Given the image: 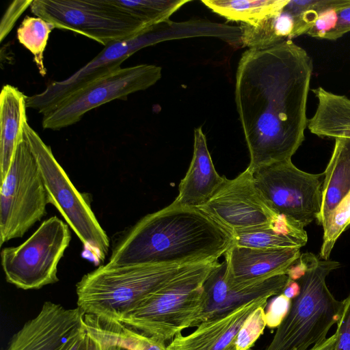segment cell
<instances>
[{
	"label": "cell",
	"instance_id": "obj_16",
	"mask_svg": "<svg viewBox=\"0 0 350 350\" xmlns=\"http://www.w3.org/2000/svg\"><path fill=\"white\" fill-rule=\"evenodd\" d=\"M300 249H258L232 244L224 254V277L232 286H246L286 273L301 256Z\"/></svg>",
	"mask_w": 350,
	"mask_h": 350
},
{
	"label": "cell",
	"instance_id": "obj_31",
	"mask_svg": "<svg viewBox=\"0 0 350 350\" xmlns=\"http://www.w3.org/2000/svg\"><path fill=\"white\" fill-rule=\"evenodd\" d=\"M334 350H350V294L345 299L342 316L337 323Z\"/></svg>",
	"mask_w": 350,
	"mask_h": 350
},
{
	"label": "cell",
	"instance_id": "obj_1",
	"mask_svg": "<svg viewBox=\"0 0 350 350\" xmlns=\"http://www.w3.org/2000/svg\"><path fill=\"white\" fill-rule=\"evenodd\" d=\"M312 71L310 56L291 40L242 54L234 94L252 174L291 159L304 141Z\"/></svg>",
	"mask_w": 350,
	"mask_h": 350
},
{
	"label": "cell",
	"instance_id": "obj_29",
	"mask_svg": "<svg viewBox=\"0 0 350 350\" xmlns=\"http://www.w3.org/2000/svg\"><path fill=\"white\" fill-rule=\"evenodd\" d=\"M257 308L246 319L236 338L237 350H251L267 325L265 307Z\"/></svg>",
	"mask_w": 350,
	"mask_h": 350
},
{
	"label": "cell",
	"instance_id": "obj_28",
	"mask_svg": "<svg viewBox=\"0 0 350 350\" xmlns=\"http://www.w3.org/2000/svg\"><path fill=\"white\" fill-rule=\"evenodd\" d=\"M350 224V193L340 202L330 215L323 229L320 257L327 260L340 234Z\"/></svg>",
	"mask_w": 350,
	"mask_h": 350
},
{
	"label": "cell",
	"instance_id": "obj_7",
	"mask_svg": "<svg viewBox=\"0 0 350 350\" xmlns=\"http://www.w3.org/2000/svg\"><path fill=\"white\" fill-rule=\"evenodd\" d=\"M29 8L56 29L83 35L104 46L149 27L114 0H32Z\"/></svg>",
	"mask_w": 350,
	"mask_h": 350
},
{
	"label": "cell",
	"instance_id": "obj_3",
	"mask_svg": "<svg viewBox=\"0 0 350 350\" xmlns=\"http://www.w3.org/2000/svg\"><path fill=\"white\" fill-rule=\"evenodd\" d=\"M198 264L100 265L77 282V306L85 314L120 321L149 295Z\"/></svg>",
	"mask_w": 350,
	"mask_h": 350
},
{
	"label": "cell",
	"instance_id": "obj_10",
	"mask_svg": "<svg viewBox=\"0 0 350 350\" xmlns=\"http://www.w3.org/2000/svg\"><path fill=\"white\" fill-rule=\"evenodd\" d=\"M161 75V68L153 64L118 68L74 91L43 114L42 127L57 131L71 126L94 108L148 89Z\"/></svg>",
	"mask_w": 350,
	"mask_h": 350
},
{
	"label": "cell",
	"instance_id": "obj_14",
	"mask_svg": "<svg viewBox=\"0 0 350 350\" xmlns=\"http://www.w3.org/2000/svg\"><path fill=\"white\" fill-rule=\"evenodd\" d=\"M84 312L46 301L12 338L6 350H66L85 329Z\"/></svg>",
	"mask_w": 350,
	"mask_h": 350
},
{
	"label": "cell",
	"instance_id": "obj_19",
	"mask_svg": "<svg viewBox=\"0 0 350 350\" xmlns=\"http://www.w3.org/2000/svg\"><path fill=\"white\" fill-rule=\"evenodd\" d=\"M26 97L17 88L7 84L0 94V179H4L18 145L24 139L27 122Z\"/></svg>",
	"mask_w": 350,
	"mask_h": 350
},
{
	"label": "cell",
	"instance_id": "obj_18",
	"mask_svg": "<svg viewBox=\"0 0 350 350\" xmlns=\"http://www.w3.org/2000/svg\"><path fill=\"white\" fill-rule=\"evenodd\" d=\"M226 178L215 168L202 128H196L192 159L174 202L184 207L198 208L213 197Z\"/></svg>",
	"mask_w": 350,
	"mask_h": 350
},
{
	"label": "cell",
	"instance_id": "obj_38",
	"mask_svg": "<svg viewBox=\"0 0 350 350\" xmlns=\"http://www.w3.org/2000/svg\"><path fill=\"white\" fill-rule=\"evenodd\" d=\"M87 350H101L100 344L87 333Z\"/></svg>",
	"mask_w": 350,
	"mask_h": 350
},
{
	"label": "cell",
	"instance_id": "obj_33",
	"mask_svg": "<svg viewBox=\"0 0 350 350\" xmlns=\"http://www.w3.org/2000/svg\"><path fill=\"white\" fill-rule=\"evenodd\" d=\"M337 21V10L335 8L327 10L318 16L307 33L313 38L324 39L325 36L335 28Z\"/></svg>",
	"mask_w": 350,
	"mask_h": 350
},
{
	"label": "cell",
	"instance_id": "obj_2",
	"mask_svg": "<svg viewBox=\"0 0 350 350\" xmlns=\"http://www.w3.org/2000/svg\"><path fill=\"white\" fill-rule=\"evenodd\" d=\"M230 232L199 208L173 202L139 219L113 247L107 264L185 265L216 261Z\"/></svg>",
	"mask_w": 350,
	"mask_h": 350
},
{
	"label": "cell",
	"instance_id": "obj_13",
	"mask_svg": "<svg viewBox=\"0 0 350 350\" xmlns=\"http://www.w3.org/2000/svg\"><path fill=\"white\" fill-rule=\"evenodd\" d=\"M230 234L270 227L279 214L268 204L247 169L233 179L226 178L213 197L198 208Z\"/></svg>",
	"mask_w": 350,
	"mask_h": 350
},
{
	"label": "cell",
	"instance_id": "obj_22",
	"mask_svg": "<svg viewBox=\"0 0 350 350\" xmlns=\"http://www.w3.org/2000/svg\"><path fill=\"white\" fill-rule=\"evenodd\" d=\"M87 333L101 345H116L128 350H167V345L120 321L85 314Z\"/></svg>",
	"mask_w": 350,
	"mask_h": 350
},
{
	"label": "cell",
	"instance_id": "obj_30",
	"mask_svg": "<svg viewBox=\"0 0 350 350\" xmlns=\"http://www.w3.org/2000/svg\"><path fill=\"white\" fill-rule=\"evenodd\" d=\"M31 2L32 0H15L8 7L1 20V42L9 34L16 21L24 11L30 7Z\"/></svg>",
	"mask_w": 350,
	"mask_h": 350
},
{
	"label": "cell",
	"instance_id": "obj_11",
	"mask_svg": "<svg viewBox=\"0 0 350 350\" xmlns=\"http://www.w3.org/2000/svg\"><path fill=\"white\" fill-rule=\"evenodd\" d=\"M254 179L270 207L304 228L320 215L324 172L298 169L291 159L263 167Z\"/></svg>",
	"mask_w": 350,
	"mask_h": 350
},
{
	"label": "cell",
	"instance_id": "obj_27",
	"mask_svg": "<svg viewBox=\"0 0 350 350\" xmlns=\"http://www.w3.org/2000/svg\"><path fill=\"white\" fill-rule=\"evenodd\" d=\"M350 3V0H288L284 8L293 17L294 38L307 33L323 12L337 10Z\"/></svg>",
	"mask_w": 350,
	"mask_h": 350
},
{
	"label": "cell",
	"instance_id": "obj_4",
	"mask_svg": "<svg viewBox=\"0 0 350 350\" xmlns=\"http://www.w3.org/2000/svg\"><path fill=\"white\" fill-rule=\"evenodd\" d=\"M300 257L306 265L298 280L300 293L292 299L287 314L265 350H309L327 338L342 316L345 300L336 299L326 284L327 276L340 263L319 259L312 253Z\"/></svg>",
	"mask_w": 350,
	"mask_h": 350
},
{
	"label": "cell",
	"instance_id": "obj_35",
	"mask_svg": "<svg viewBox=\"0 0 350 350\" xmlns=\"http://www.w3.org/2000/svg\"><path fill=\"white\" fill-rule=\"evenodd\" d=\"M66 350H87V332L85 327L71 342Z\"/></svg>",
	"mask_w": 350,
	"mask_h": 350
},
{
	"label": "cell",
	"instance_id": "obj_34",
	"mask_svg": "<svg viewBox=\"0 0 350 350\" xmlns=\"http://www.w3.org/2000/svg\"><path fill=\"white\" fill-rule=\"evenodd\" d=\"M338 21L335 28L324 39L335 40L350 31V3L337 10Z\"/></svg>",
	"mask_w": 350,
	"mask_h": 350
},
{
	"label": "cell",
	"instance_id": "obj_25",
	"mask_svg": "<svg viewBox=\"0 0 350 350\" xmlns=\"http://www.w3.org/2000/svg\"><path fill=\"white\" fill-rule=\"evenodd\" d=\"M232 244L258 249L301 248L307 242L276 232L270 227L243 230L231 233Z\"/></svg>",
	"mask_w": 350,
	"mask_h": 350
},
{
	"label": "cell",
	"instance_id": "obj_5",
	"mask_svg": "<svg viewBox=\"0 0 350 350\" xmlns=\"http://www.w3.org/2000/svg\"><path fill=\"white\" fill-rule=\"evenodd\" d=\"M219 265L198 264L149 295L120 321L166 344L194 327L204 306V284Z\"/></svg>",
	"mask_w": 350,
	"mask_h": 350
},
{
	"label": "cell",
	"instance_id": "obj_6",
	"mask_svg": "<svg viewBox=\"0 0 350 350\" xmlns=\"http://www.w3.org/2000/svg\"><path fill=\"white\" fill-rule=\"evenodd\" d=\"M24 137L37 161L47 194L48 202L63 216L83 245V256L95 265L108 254L109 239L90 204L73 185L55 159L50 146L26 122Z\"/></svg>",
	"mask_w": 350,
	"mask_h": 350
},
{
	"label": "cell",
	"instance_id": "obj_15",
	"mask_svg": "<svg viewBox=\"0 0 350 350\" xmlns=\"http://www.w3.org/2000/svg\"><path fill=\"white\" fill-rule=\"evenodd\" d=\"M226 263L222 262L210 273L204 284V306L194 327L201 323L226 314L254 300L283 293L291 280L281 273L246 286H232L226 282Z\"/></svg>",
	"mask_w": 350,
	"mask_h": 350
},
{
	"label": "cell",
	"instance_id": "obj_26",
	"mask_svg": "<svg viewBox=\"0 0 350 350\" xmlns=\"http://www.w3.org/2000/svg\"><path fill=\"white\" fill-rule=\"evenodd\" d=\"M190 0H114L131 14L151 27L169 18Z\"/></svg>",
	"mask_w": 350,
	"mask_h": 350
},
{
	"label": "cell",
	"instance_id": "obj_36",
	"mask_svg": "<svg viewBox=\"0 0 350 350\" xmlns=\"http://www.w3.org/2000/svg\"><path fill=\"white\" fill-rule=\"evenodd\" d=\"M337 334H335L327 338L324 341L315 345L309 350H334L336 341Z\"/></svg>",
	"mask_w": 350,
	"mask_h": 350
},
{
	"label": "cell",
	"instance_id": "obj_9",
	"mask_svg": "<svg viewBox=\"0 0 350 350\" xmlns=\"http://www.w3.org/2000/svg\"><path fill=\"white\" fill-rule=\"evenodd\" d=\"M71 241L68 225L56 216L44 221L23 243L1 252L8 282L23 290L56 283L57 265Z\"/></svg>",
	"mask_w": 350,
	"mask_h": 350
},
{
	"label": "cell",
	"instance_id": "obj_24",
	"mask_svg": "<svg viewBox=\"0 0 350 350\" xmlns=\"http://www.w3.org/2000/svg\"><path fill=\"white\" fill-rule=\"evenodd\" d=\"M55 26L46 20L38 17L26 16L17 29L19 42L33 55V61L42 76L46 74L44 64V53L49 35Z\"/></svg>",
	"mask_w": 350,
	"mask_h": 350
},
{
	"label": "cell",
	"instance_id": "obj_39",
	"mask_svg": "<svg viewBox=\"0 0 350 350\" xmlns=\"http://www.w3.org/2000/svg\"><path fill=\"white\" fill-rule=\"evenodd\" d=\"M100 345L101 347V350H128L126 349H124V348H122L120 347H118L116 345H101V344H100Z\"/></svg>",
	"mask_w": 350,
	"mask_h": 350
},
{
	"label": "cell",
	"instance_id": "obj_23",
	"mask_svg": "<svg viewBox=\"0 0 350 350\" xmlns=\"http://www.w3.org/2000/svg\"><path fill=\"white\" fill-rule=\"evenodd\" d=\"M288 0H202L212 12L228 21L254 25L280 12Z\"/></svg>",
	"mask_w": 350,
	"mask_h": 350
},
{
	"label": "cell",
	"instance_id": "obj_8",
	"mask_svg": "<svg viewBox=\"0 0 350 350\" xmlns=\"http://www.w3.org/2000/svg\"><path fill=\"white\" fill-rule=\"evenodd\" d=\"M48 203L37 161L24 137L1 182L0 245L23 237L45 215Z\"/></svg>",
	"mask_w": 350,
	"mask_h": 350
},
{
	"label": "cell",
	"instance_id": "obj_17",
	"mask_svg": "<svg viewBox=\"0 0 350 350\" xmlns=\"http://www.w3.org/2000/svg\"><path fill=\"white\" fill-rule=\"evenodd\" d=\"M263 297L247 303L219 317L204 321L187 336L176 335L167 350H237L236 338L249 316L259 306L267 305Z\"/></svg>",
	"mask_w": 350,
	"mask_h": 350
},
{
	"label": "cell",
	"instance_id": "obj_37",
	"mask_svg": "<svg viewBox=\"0 0 350 350\" xmlns=\"http://www.w3.org/2000/svg\"><path fill=\"white\" fill-rule=\"evenodd\" d=\"M300 293V286L298 282L290 280L282 294L288 298L293 299Z\"/></svg>",
	"mask_w": 350,
	"mask_h": 350
},
{
	"label": "cell",
	"instance_id": "obj_12",
	"mask_svg": "<svg viewBox=\"0 0 350 350\" xmlns=\"http://www.w3.org/2000/svg\"><path fill=\"white\" fill-rule=\"evenodd\" d=\"M179 31L174 22L167 20L148 27L131 38L112 42L92 60L68 78L49 83L41 92L26 97L27 108L42 115L66 96L90 81L118 68L128 57L143 48L178 39Z\"/></svg>",
	"mask_w": 350,
	"mask_h": 350
},
{
	"label": "cell",
	"instance_id": "obj_21",
	"mask_svg": "<svg viewBox=\"0 0 350 350\" xmlns=\"http://www.w3.org/2000/svg\"><path fill=\"white\" fill-rule=\"evenodd\" d=\"M312 92L318 104L308 121L310 131L323 138L350 137V99L321 87Z\"/></svg>",
	"mask_w": 350,
	"mask_h": 350
},
{
	"label": "cell",
	"instance_id": "obj_32",
	"mask_svg": "<svg viewBox=\"0 0 350 350\" xmlns=\"http://www.w3.org/2000/svg\"><path fill=\"white\" fill-rule=\"evenodd\" d=\"M291 301L282 293L272 300L266 312L268 327L277 328L280 325L290 309Z\"/></svg>",
	"mask_w": 350,
	"mask_h": 350
},
{
	"label": "cell",
	"instance_id": "obj_20",
	"mask_svg": "<svg viewBox=\"0 0 350 350\" xmlns=\"http://www.w3.org/2000/svg\"><path fill=\"white\" fill-rule=\"evenodd\" d=\"M349 193L350 137H337L324 172L321 211L317 219L323 228L332 212Z\"/></svg>",
	"mask_w": 350,
	"mask_h": 350
}]
</instances>
